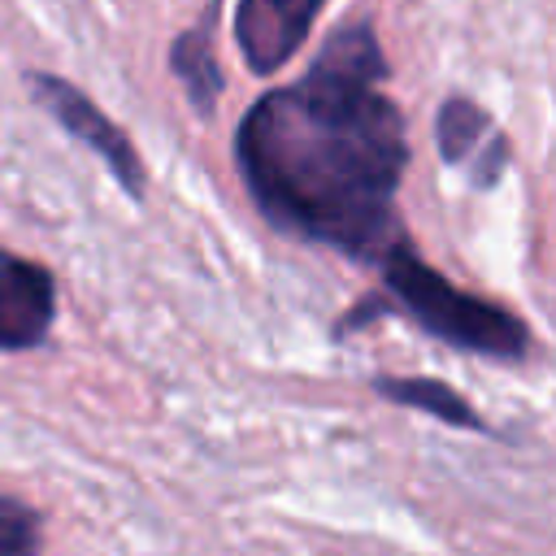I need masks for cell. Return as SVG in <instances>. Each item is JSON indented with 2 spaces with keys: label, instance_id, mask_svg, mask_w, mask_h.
Wrapping results in <instances>:
<instances>
[{
  "label": "cell",
  "instance_id": "cell-1",
  "mask_svg": "<svg viewBox=\"0 0 556 556\" xmlns=\"http://www.w3.org/2000/svg\"><path fill=\"white\" fill-rule=\"evenodd\" d=\"M387 78L374 22L356 17L334 30L304 78L265 91L243 113L235 165L269 226L374 265L408 239L395 213L408 126Z\"/></svg>",
  "mask_w": 556,
  "mask_h": 556
},
{
  "label": "cell",
  "instance_id": "cell-2",
  "mask_svg": "<svg viewBox=\"0 0 556 556\" xmlns=\"http://www.w3.org/2000/svg\"><path fill=\"white\" fill-rule=\"evenodd\" d=\"M382 291L391 295L395 313L404 308L408 321H417L426 334L443 339L456 352H473L491 361L530 356V326L513 308L452 287L434 265H426L413 252L408 239L382 256Z\"/></svg>",
  "mask_w": 556,
  "mask_h": 556
},
{
  "label": "cell",
  "instance_id": "cell-3",
  "mask_svg": "<svg viewBox=\"0 0 556 556\" xmlns=\"http://www.w3.org/2000/svg\"><path fill=\"white\" fill-rule=\"evenodd\" d=\"M26 87L35 91V100L43 104V113L52 122H61L78 143H87L104 165L109 174L117 178V187L130 195V200H143L148 191V174H143V161L130 143V135L74 83L56 78V74H43V70H30L26 74Z\"/></svg>",
  "mask_w": 556,
  "mask_h": 556
},
{
  "label": "cell",
  "instance_id": "cell-4",
  "mask_svg": "<svg viewBox=\"0 0 556 556\" xmlns=\"http://www.w3.org/2000/svg\"><path fill=\"white\" fill-rule=\"evenodd\" d=\"M326 0H235V43L252 74H278L308 39Z\"/></svg>",
  "mask_w": 556,
  "mask_h": 556
},
{
  "label": "cell",
  "instance_id": "cell-5",
  "mask_svg": "<svg viewBox=\"0 0 556 556\" xmlns=\"http://www.w3.org/2000/svg\"><path fill=\"white\" fill-rule=\"evenodd\" d=\"M56 321V278L9 248H0V352H30Z\"/></svg>",
  "mask_w": 556,
  "mask_h": 556
},
{
  "label": "cell",
  "instance_id": "cell-6",
  "mask_svg": "<svg viewBox=\"0 0 556 556\" xmlns=\"http://www.w3.org/2000/svg\"><path fill=\"white\" fill-rule=\"evenodd\" d=\"M434 143H439V156L447 165L469 169V182L473 187L491 191L504 178L508 139H504V130L495 126V117L478 100L447 96L439 104V117H434Z\"/></svg>",
  "mask_w": 556,
  "mask_h": 556
},
{
  "label": "cell",
  "instance_id": "cell-7",
  "mask_svg": "<svg viewBox=\"0 0 556 556\" xmlns=\"http://www.w3.org/2000/svg\"><path fill=\"white\" fill-rule=\"evenodd\" d=\"M217 0L208 4V13H204V22L200 26H187L174 43H169V70H174V78L182 83V91H187V100L195 104V113L200 117H213V104H217V96H222V87H226V78H222V65H217V52H213V22H217Z\"/></svg>",
  "mask_w": 556,
  "mask_h": 556
},
{
  "label": "cell",
  "instance_id": "cell-8",
  "mask_svg": "<svg viewBox=\"0 0 556 556\" xmlns=\"http://www.w3.org/2000/svg\"><path fill=\"white\" fill-rule=\"evenodd\" d=\"M382 400L400 404V408H421L456 430H478V434H491V426L482 421V413L452 387V382H439V378H391V374H378L369 382Z\"/></svg>",
  "mask_w": 556,
  "mask_h": 556
},
{
  "label": "cell",
  "instance_id": "cell-9",
  "mask_svg": "<svg viewBox=\"0 0 556 556\" xmlns=\"http://www.w3.org/2000/svg\"><path fill=\"white\" fill-rule=\"evenodd\" d=\"M39 543V513L13 495H0V556H30Z\"/></svg>",
  "mask_w": 556,
  "mask_h": 556
}]
</instances>
